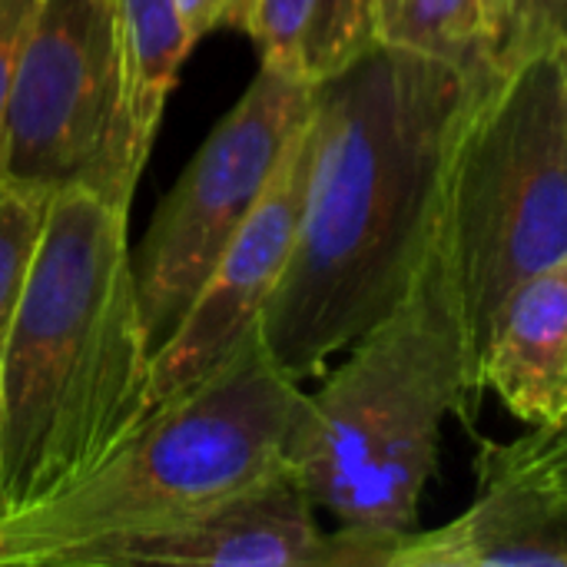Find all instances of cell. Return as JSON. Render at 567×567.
<instances>
[{
	"mask_svg": "<svg viewBox=\"0 0 567 567\" xmlns=\"http://www.w3.org/2000/svg\"><path fill=\"white\" fill-rule=\"evenodd\" d=\"M316 86L259 63L233 110L176 176L140 243L133 276L153 349L176 329L219 252L249 219L312 113Z\"/></svg>",
	"mask_w": 567,
	"mask_h": 567,
	"instance_id": "cell-7",
	"label": "cell"
},
{
	"mask_svg": "<svg viewBox=\"0 0 567 567\" xmlns=\"http://www.w3.org/2000/svg\"><path fill=\"white\" fill-rule=\"evenodd\" d=\"M389 567H567V495L478 482V498L462 515L409 532Z\"/></svg>",
	"mask_w": 567,
	"mask_h": 567,
	"instance_id": "cell-10",
	"label": "cell"
},
{
	"mask_svg": "<svg viewBox=\"0 0 567 567\" xmlns=\"http://www.w3.org/2000/svg\"><path fill=\"white\" fill-rule=\"evenodd\" d=\"M551 47H567V0H508L492 50L495 70Z\"/></svg>",
	"mask_w": 567,
	"mask_h": 567,
	"instance_id": "cell-17",
	"label": "cell"
},
{
	"mask_svg": "<svg viewBox=\"0 0 567 567\" xmlns=\"http://www.w3.org/2000/svg\"><path fill=\"white\" fill-rule=\"evenodd\" d=\"M379 40L462 70L495 66L485 0H375Z\"/></svg>",
	"mask_w": 567,
	"mask_h": 567,
	"instance_id": "cell-14",
	"label": "cell"
},
{
	"mask_svg": "<svg viewBox=\"0 0 567 567\" xmlns=\"http://www.w3.org/2000/svg\"><path fill=\"white\" fill-rule=\"evenodd\" d=\"M435 256L449 279L482 389L485 346L508 296L567 259V70L561 47L495 70L475 96L449 156Z\"/></svg>",
	"mask_w": 567,
	"mask_h": 567,
	"instance_id": "cell-5",
	"label": "cell"
},
{
	"mask_svg": "<svg viewBox=\"0 0 567 567\" xmlns=\"http://www.w3.org/2000/svg\"><path fill=\"white\" fill-rule=\"evenodd\" d=\"M306 389L256 332L216 375L156 405L66 488L0 515V567H93L126 538L286 472Z\"/></svg>",
	"mask_w": 567,
	"mask_h": 567,
	"instance_id": "cell-3",
	"label": "cell"
},
{
	"mask_svg": "<svg viewBox=\"0 0 567 567\" xmlns=\"http://www.w3.org/2000/svg\"><path fill=\"white\" fill-rule=\"evenodd\" d=\"M246 37L262 66L309 86L382 43L375 0H252Z\"/></svg>",
	"mask_w": 567,
	"mask_h": 567,
	"instance_id": "cell-12",
	"label": "cell"
},
{
	"mask_svg": "<svg viewBox=\"0 0 567 567\" xmlns=\"http://www.w3.org/2000/svg\"><path fill=\"white\" fill-rule=\"evenodd\" d=\"M30 10H33V0H0V146H3V126H7L20 40H23Z\"/></svg>",
	"mask_w": 567,
	"mask_h": 567,
	"instance_id": "cell-19",
	"label": "cell"
},
{
	"mask_svg": "<svg viewBox=\"0 0 567 567\" xmlns=\"http://www.w3.org/2000/svg\"><path fill=\"white\" fill-rule=\"evenodd\" d=\"M478 482H522L567 495V415L512 442H485L475 458Z\"/></svg>",
	"mask_w": 567,
	"mask_h": 567,
	"instance_id": "cell-16",
	"label": "cell"
},
{
	"mask_svg": "<svg viewBox=\"0 0 567 567\" xmlns=\"http://www.w3.org/2000/svg\"><path fill=\"white\" fill-rule=\"evenodd\" d=\"M482 389L532 429L567 415V259L508 296L485 346Z\"/></svg>",
	"mask_w": 567,
	"mask_h": 567,
	"instance_id": "cell-11",
	"label": "cell"
},
{
	"mask_svg": "<svg viewBox=\"0 0 567 567\" xmlns=\"http://www.w3.org/2000/svg\"><path fill=\"white\" fill-rule=\"evenodd\" d=\"M0 515H3V492H0Z\"/></svg>",
	"mask_w": 567,
	"mask_h": 567,
	"instance_id": "cell-21",
	"label": "cell"
},
{
	"mask_svg": "<svg viewBox=\"0 0 567 567\" xmlns=\"http://www.w3.org/2000/svg\"><path fill=\"white\" fill-rule=\"evenodd\" d=\"M492 76L375 43L316 86L299 229L259 322L292 379L322 375L412 289L458 126Z\"/></svg>",
	"mask_w": 567,
	"mask_h": 567,
	"instance_id": "cell-1",
	"label": "cell"
},
{
	"mask_svg": "<svg viewBox=\"0 0 567 567\" xmlns=\"http://www.w3.org/2000/svg\"><path fill=\"white\" fill-rule=\"evenodd\" d=\"M561 50H565V70H567V47H561Z\"/></svg>",
	"mask_w": 567,
	"mask_h": 567,
	"instance_id": "cell-22",
	"label": "cell"
},
{
	"mask_svg": "<svg viewBox=\"0 0 567 567\" xmlns=\"http://www.w3.org/2000/svg\"><path fill=\"white\" fill-rule=\"evenodd\" d=\"M0 176L47 196L86 186L133 206L123 176V50L113 0H33Z\"/></svg>",
	"mask_w": 567,
	"mask_h": 567,
	"instance_id": "cell-6",
	"label": "cell"
},
{
	"mask_svg": "<svg viewBox=\"0 0 567 567\" xmlns=\"http://www.w3.org/2000/svg\"><path fill=\"white\" fill-rule=\"evenodd\" d=\"M306 169L309 120L176 329L153 349V409L203 385L259 332L262 312L292 256Z\"/></svg>",
	"mask_w": 567,
	"mask_h": 567,
	"instance_id": "cell-8",
	"label": "cell"
},
{
	"mask_svg": "<svg viewBox=\"0 0 567 567\" xmlns=\"http://www.w3.org/2000/svg\"><path fill=\"white\" fill-rule=\"evenodd\" d=\"M505 7H508V0H485V13H488V30H492V50H495V33H498V27H502ZM492 60H495V56H492Z\"/></svg>",
	"mask_w": 567,
	"mask_h": 567,
	"instance_id": "cell-20",
	"label": "cell"
},
{
	"mask_svg": "<svg viewBox=\"0 0 567 567\" xmlns=\"http://www.w3.org/2000/svg\"><path fill=\"white\" fill-rule=\"evenodd\" d=\"M153 412L130 203L86 186L47 199L37 252L0 342L3 512L110 455Z\"/></svg>",
	"mask_w": 567,
	"mask_h": 567,
	"instance_id": "cell-2",
	"label": "cell"
},
{
	"mask_svg": "<svg viewBox=\"0 0 567 567\" xmlns=\"http://www.w3.org/2000/svg\"><path fill=\"white\" fill-rule=\"evenodd\" d=\"M402 538L339 525L322 532L316 505L286 468L199 515L110 545L93 567H389Z\"/></svg>",
	"mask_w": 567,
	"mask_h": 567,
	"instance_id": "cell-9",
	"label": "cell"
},
{
	"mask_svg": "<svg viewBox=\"0 0 567 567\" xmlns=\"http://www.w3.org/2000/svg\"><path fill=\"white\" fill-rule=\"evenodd\" d=\"M322 375L289 442L292 478L339 528L415 532L442 429L482 399L435 243L402 302Z\"/></svg>",
	"mask_w": 567,
	"mask_h": 567,
	"instance_id": "cell-4",
	"label": "cell"
},
{
	"mask_svg": "<svg viewBox=\"0 0 567 567\" xmlns=\"http://www.w3.org/2000/svg\"><path fill=\"white\" fill-rule=\"evenodd\" d=\"M123 50V176L136 193L169 93L193 47L173 0H113Z\"/></svg>",
	"mask_w": 567,
	"mask_h": 567,
	"instance_id": "cell-13",
	"label": "cell"
},
{
	"mask_svg": "<svg viewBox=\"0 0 567 567\" xmlns=\"http://www.w3.org/2000/svg\"><path fill=\"white\" fill-rule=\"evenodd\" d=\"M176 20L189 47L206 40L216 30H243L249 27L252 0H173Z\"/></svg>",
	"mask_w": 567,
	"mask_h": 567,
	"instance_id": "cell-18",
	"label": "cell"
},
{
	"mask_svg": "<svg viewBox=\"0 0 567 567\" xmlns=\"http://www.w3.org/2000/svg\"><path fill=\"white\" fill-rule=\"evenodd\" d=\"M47 199V193L0 176V342L7 336L37 252Z\"/></svg>",
	"mask_w": 567,
	"mask_h": 567,
	"instance_id": "cell-15",
	"label": "cell"
}]
</instances>
